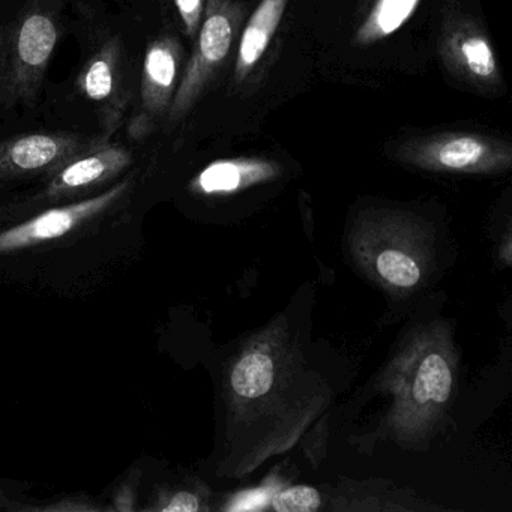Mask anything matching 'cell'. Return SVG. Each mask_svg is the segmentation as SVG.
<instances>
[{
	"mask_svg": "<svg viewBox=\"0 0 512 512\" xmlns=\"http://www.w3.org/2000/svg\"><path fill=\"white\" fill-rule=\"evenodd\" d=\"M377 269L388 283L398 287H412L421 278L415 260L400 251H383L377 259Z\"/></svg>",
	"mask_w": 512,
	"mask_h": 512,
	"instance_id": "cell-14",
	"label": "cell"
},
{
	"mask_svg": "<svg viewBox=\"0 0 512 512\" xmlns=\"http://www.w3.org/2000/svg\"><path fill=\"white\" fill-rule=\"evenodd\" d=\"M71 133H35L0 142V199L7 191L58 172L77 155L107 139Z\"/></svg>",
	"mask_w": 512,
	"mask_h": 512,
	"instance_id": "cell-4",
	"label": "cell"
},
{
	"mask_svg": "<svg viewBox=\"0 0 512 512\" xmlns=\"http://www.w3.org/2000/svg\"><path fill=\"white\" fill-rule=\"evenodd\" d=\"M274 383V361L266 353H250L236 364L232 386L239 397L253 400L262 397Z\"/></svg>",
	"mask_w": 512,
	"mask_h": 512,
	"instance_id": "cell-12",
	"label": "cell"
},
{
	"mask_svg": "<svg viewBox=\"0 0 512 512\" xmlns=\"http://www.w3.org/2000/svg\"><path fill=\"white\" fill-rule=\"evenodd\" d=\"M277 172V164L260 158L215 161L194 179V187L205 194L233 193L245 185L274 178Z\"/></svg>",
	"mask_w": 512,
	"mask_h": 512,
	"instance_id": "cell-10",
	"label": "cell"
},
{
	"mask_svg": "<svg viewBox=\"0 0 512 512\" xmlns=\"http://www.w3.org/2000/svg\"><path fill=\"white\" fill-rule=\"evenodd\" d=\"M187 37L196 38L205 14V0H175Z\"/></svg>",
	"mask_w": 512,
	"mask_h": 512,
	"instance_id": "cell-16",
	"label": "cell"
},
{
	"mask_svg": "<svg viewBox=\"0 0 512 512\" xmlns=\"http://www.w3.org/2000/svg\"><path fill=\"white\" fill-rule=\"evenodd\" d=\"M242 22L244 8L236 0L206 2L193 55L185 67L172 106L164 119L167 131L178 127L187 118L205 94L215 74L226 64L233 47L238 43Z\"/></svg>",
	"mask_w": 512,
	"mask_h": 512,
	"instance_id": "cell-2",
	"label": "cell"
},
{
	"mask_svg": "<svg viewBox=\"0 0 512 512\" xmlns=\"http://www.w3.org/2000/svg\"><path fill=\"white\" fill-rule=\"evenodd\" d=\"M421 0H376L355 34V44L373 46L394 35L415 14Z\"/></svg>",
	"mask_w": 512,
	"mask_h": 512,
	"instance_id": "cell-11",
	"label": "cell"
},
{
	"mask_svg": "<svg viewBox=\"0 0 512 512\" xmlns=\"http://www.w3.org/2000/svg\"><path fill=\"white\" fill-rule=\"evenodd\" d=\"M149 509L163 512H197L200 511V499L191 491H176L169 497H160L157 505Z\"/></svg>",
	"mask_w": 512,
	"mask_h": 512,
	"instance_id": "cell-17",
	"label": "cell"
},
{
	"mask_svg": "<svg viewBox=\"0 0 512 512\" xmlns=\"http://www.w3.org/2000/svg\"><path fill=\"white\" fill-rule=\"evenodd\" d=\"M137 499V482L134 481L125 482L116 491L113 496V505L110 506L112 511H134L136 508Z\"/></svg>",
	"mask_w": 512,
	"mask_h": 512,
	"instance_id": "cell-18",
	"label": "cell"
},
{
	"mask_svg": "<svg viewBox=\"0 0 512 512\" xmlns=\"http://www.w3.org/2000/svg\"><path fill=\"white\" fill-rule=\"evenodd\" d=\"M406 163L439 172H491L511 164L508 143L478 133L431 134L404 143L398 152Z\"/></svg>",
	"mask_w": 512,
	"mask_h": 512,
	"instance_id": "cell-5",
	"label": "cell"
},
{
	"mask_svg": "<svg viewBox=\"0 0 512 512\" xmlns=\"http://www.w3.org/2000/svg\"><path fill=\"white\" fill-rule=\"evenodd\" d=\"M61 37L58 14L44 5L26 10L7 31V104H32Z\"/></svg>",
	"mask_w": 512,
	"mask_h": 512,
	"instance_id": "cell-3",
	"label": "cell"
},
{
	"mask_svg": "<svg viewBox=\"0 0 512 512\" xmlns=\"http://www.w3.org/2000/svg\"><path fill=\"white\" fill-rule=\"evenodd\" d=\"M8 100L7 29L0 28V106Z\"/></svg>",
	"mask_w": 512,
	"mask_h": 512,
	"instance_id": "cell-19",
	"label": "cell"
},
{
	"mask_svg": "<svg viewBox=\"0 0 512 512\" xmlns=\"http://www.w3.org/2000/svg\"><path fill=\"white\" fill-rule=\"evenodd\" d=\"M142 212L134 173L94 196L0 220V281L88 295L139 259Z\"/></svg>",
	"mask_w": 512,
	"mask_h": 512,
	"instance_id": "cell-1",
	"label": "cell"
},
{
	"mask_svg": "<svg viewBox=\"0 0 512 512\" xmlns=\"http://www.w3.org/2000/svg\"><path fill=\"white\" fill-rule=\"evenodd\" d=\"M182 46L173 35H164L149 44L143 59L139 110L131 119L128 133L142 140L154 133L166 119L181 82Z\"/></svg>",
	"mask_w": 512,
	"mask_h": 512,
	"instance_id": "cell-6",
	"label": "cell"
},
{
	"mask_svg": "<svg viewBox=\"0 0 512 512\" xmlns=\"http://www.w3.org/2000/svg\"><path fill=\"white\" fill-rule=\"evenodd\" d=\"M272 508L278 512H314L320 508V494L310 485L286 488L272 497Z\"/></svg>",
	"mask_w": 512,
	"mask_h": 512,
	"instance_id": "cell-15",
	"label": "cell"
},
{
	"mask_svg": "<svg viewBox=\"0 0 512 512\" xmlns=\"http://www.w3.org/2000/svg\"><path fill=\"white\" fill-rule=\"evenodd\" d=\"M289 0H260L239 34L233 82L244 83L268 52L286 13Z\"/></svg>",
	"mask_w": 512,
	"mask_h": 512,
	"instance_id": "cell-9",
	"label": "cell"
},
{
	"mask_svg": "<svg viewBox=\"0 0 512 512\" xmlns=\"http://www.w3.org/2000/svg\"><path fill=\"white\" fill-rule=\"evenodd\" d=\"M0 509H19V506L13 503V500L5 493L4 488H0Z\"/></svg>",
	"mask_w": 512,
	"mask_h": 512,
	"instance_id": "cell-20",
	"label": "cell"
},
{
	"mask_svg": "<svg viewBox=\"0 0 512 512\" xmlns=\"http://www.w3.org/2000/svg\"><path fill=\"white\" fill-rule=\"evenodd\" d=\"M443 67L461 83L478 91L502 85V73L493 46L481 26L466 16H448L439 37Z\"/></svg>",
	"mask_w": 512,
	"mask_h": 512,
	"instance_id": "cell-7",
	"label": "cell"
},
{
	"mask_svg": "<svg viewBox=\"0 0 512 512\" xmlns=\"http://www.w3.org/2000/svg\"><path fill=\"white\" fill-rule=\"evenodd\" d=\"M452 374L448 362L439 353L422 359L413 383V397L419 403H445L451 395Z\"/></svg>",
	"mask_w": 512,
	"mask_h": 512,
	"instance_id": "cell-13",
	"label": "cell"
},
{
	"mask_svg": "<svg viewBox=\"0 0 512 512\" xmlns=\"http://www.w3.org/2000/svg\"><path fill=\"white\" fill-rule=\"evenodd\" d=\"M124 68L125 52L121 38H107L83 65L77 79L80 92L100 107L104 134L109 137L124 122L130 101Z\"/></svg>",
	"mask_w": 512,
	"mask_h": 512,
	"instance_id": "cell-8",
	"label": "cell"
}]
</instances>
